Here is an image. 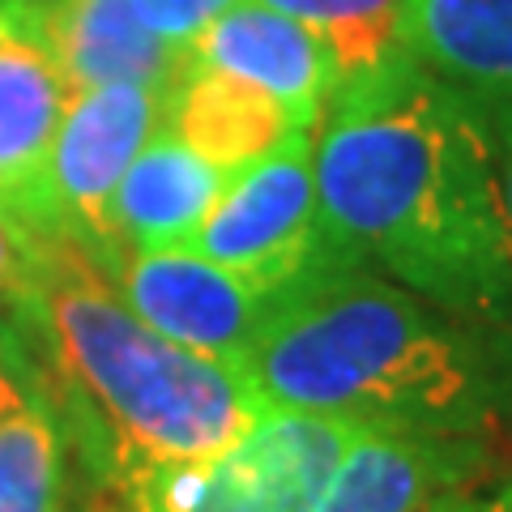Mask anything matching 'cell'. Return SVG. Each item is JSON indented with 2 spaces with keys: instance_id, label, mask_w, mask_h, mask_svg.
Instances as JSON below:
<instances>
[{
  "instance_id": "obj_12",
  "label": "cell",
  "mask_w": 512,
  "mask_h": 512,
  "mask_svg": "<svg viewBox=\"0 0 512 512\" xmlns=\"http://www.w3.org/2000/svg\"><path fill=\"white\" fill-rule=\"evenodd\" d=\"M231 171L205 163L163 124L146 141L111 197V235L120 252L188 248L205 214L218 205Z\"/></svg>"
},
{
  "instance_id": "obj_3",
  "label": "cell",
  "mask_w": 512,
  "mask_h": 512,
  "mask_svg": "<svg viewBox=\"0 0 512 512\" xmlns=\"http://www.w3.org/2000/svg\"><path fill=\"white\" fill-rule=\"evenodd\" d=\"M90 474L124 495L205 461L269 410L235 363L150 329L73 244L47 239L35 295L13 312Z\"/></svg>"
},
{
  "instance_id": "obj_11",
  "label": "cell",
  "mask_w": 512,
  "mask_h": 512,
  "mask_svg": "<svg viewBox=\"0 0 512 512\" xmlns=\"http://www.w3.org/2000/svg\"><path fill=\"white\" fill-rule=\"evenodd\" d=\"M77 86L0 9V201L47 239V158Z\"/></svg>"
},
{
  "instance_id": "obj_16",
  "label": "cell",
  "mask_w": 512,
  "mask_h": 512,
  "mask_svg": "<svg viewBox=\"0 0 512 512\" xmlns=\"http://www.w3.org/2000/svg\"><path fill=\"white\" fill-rule=\"evenodd\" d=\"M303 22L329 43L342 82L397 52V13L402 0H256Z\"/></svg>"
},
{
  "instance_id": "obj_17",
  "label": "cell",
  "mask_w": 512,
  "mask_h": 512,
  "mask_svg": "<svg viewBox=\"0 0 512 512\" xmlns=\"http://www.w3.org/2000/svg\"><path fill=\"white\" fill-rule=\"evenodd\" d=\"M47 261V239H39L26 222L0 201V303L13 312H22L35 286L43 278Z\"/></svg>"
},
{
  "instance_id": "obj_20",
  "label": "cell",
  "mask_w": 512,
  "mask_h": 512,
  "mask_svg": "<svg viewBox=\"0 0 512 512\" xmlns=\"http://www.w3.org/2000/svg\"><path fill=\"white\" fill-rule=\"evenodd\" d=\"M487 107V124L495 137V163H500V188H504V210L512 227V94H478Z\"/></svg>"
},
{
  "instance_id": "obj_6",
  "label": "cell",
  "mask_w": 512,
  "mask_h": 512,
  "mask_svg": "<svg viewBox=\"0 0 512 512\" xmlns=\"http://www.w3.org/2000/svg\"><path fill=\"white\" fill-rule=\"evenodd\" d=\"M171 90L111 82L77 90L47 158V239L73 244L111 282L124 252L111 235V197L128 163L163 128Z\"/></svg>"
},
{
  "instance_id": "obj_10",
  "label": "cell",
  "mask_w": 512,
  "mask_h": 512,
  "mask_svg": "<svg viewBox=\"0 0 512 512\" xmlns=\"http://www.w3.org/2000/svg\"><path fill=\"white\" fill-rule=\"evenodd\" d=\"M188 69L244 77L274 94L303 128L320 124L333 90L342 86L329 43L303 22L256 5V0H235L188 43Z\"/></svg>"
},
{
  "instance_id": "obj_4",
  "label": "cell",
  "mask_w": 512,
  "mask_h": 512,
  "mask_svg": "<svg viewBox=\"0 0 512 512\" xmlns=\"http://www.w3.org/2000/svg\"><path fill=\"white\" fill-rule=\"evenodd\" d=\"M359 431L329 414L269 406L222 453L154 470L120 500L124 512H312Z\"/></svg>"
},
{
  "instance_id": "obj_1",
  "label": "cell",
  "mask_w": 512,
  "mask_h": 512,
  "mask_svg": "<svg viewBox=\"0 0 512 512\" xmlns=\"http://www.w3.org/2000/svg\"><path fill=\"white\" fill-rule=\"evenodd\" d=\"M312 163L333 265H367L436 308L512 329V227L474 90L397 47L333 90Z\"/></svg>"
},
{
  "instance_id": "obj_21",
  "label": "cell",
  "mask_w": 512,
  "mask_h": 512,
  "mask_svg": "<svg viewBox=\"0 0 512 512\" xmlns=\"http://www.w3.org/2000/svg\"><path fill=\"white\" fill-rule=\"evenodd\" d=\"M427 512H504V500L500 495H483V491H461V495H448V500H440Z\"/></svg>"
},
{
  "instance_id": "obj_15",
  "label": "cell",
  "mask_w": 512,
  "mask_h": 512,
  "mask_svg": "<svg viewBox=\"0 0 512 512\" xmlns=\"http://www.w3.org/2000/svg\"><path fill=\"white\" fill-rule=\"evenodd\" d=\"M69 427L47 380L0 423V512H69Z\"/></svg>"
},
{
  "instance_id": "obj_22",
  "label": "cell",
  "mask_w": 512,
  "mask_h": 512,
  "mask_svg": "<svg viewBox=\"0 0 512 512\" xmlns=\"http://www.w3.org/2000/svg\"><path fill=\"white\" fill-rule=\"evenodd\" d=\"M500 500H504V512H512V487H508V491L500 495Z\"/></svg>"
},
{
  "instance_id": "obj_7",
  "label": "cell",
  "mask_w": 512,
  "mask_h": 512,
  "mask_svg": "<svg viewBox=\"0 0 512 512\" xmlns=\"http://www.w3.org/2000/svg\"><path fill=\"white\" fill-rule=\"evenodd\" d=\"M111 286L163 338L235 367L261 338L282 295L261 291L192 248L128 252L111 274Z\"/></svg>"
},
{
  "instance_id": "obj_5",
  "label": "cell",
  "mask_w": 512,
  "mask_h": 512,
  "mask_svg": "<svg viewBox=\"0 0 512 512\" xmlns=\"http://www.w3.org/2000/svg\"><path fill=\"white\" fill-rule=\"evenodd\" d=\"M312 150L316 128H291L274 150L231 171L188 248L261 291H286L308 274L338 269L320 231Z\"/></svg>"
},
{
  "instance_id": "obj_8",
  "label": "cell",
  "mask_w": 512,
  "mask_h": 512,
  "mask_svg": "<svg viewBox=\"0 0 512 512\" xmlns=\"http://www.w3.org/2000/svg\"><path fill=\"white\" fill-rule=\"evenodd\" d=\"M491 466V436L363 427L312 512H427L478 491Z\"/></svg>"
},
{
  "instance_id": "obj_19",
  "label": "cell",
  "mask_w": 512,
  "mask_h": 512,
  "mask_svg": "<svg viewBox=\"0 0 512 512\" xmlns=\"http://www.w3.org/2000/svg\"><path fill=\"white\" fill-rule=\"evenodd\" d=\"M235 0H133L137 18L146 22L158 39L175 47H188L192 39L210 26L218 13H227Z\"/></svg>"
},
{
  "instance_id": "obj_13",
  "label": "cell",
  "mask_w": 512,
  "mask_h": 512,
  "mask_svg": "<svg viewBox=\"0 0 512 512\" xmlns=\"http://www.w3.org/2000/svg\"><path fill=\"white\" fill-rule=\"evenodd\" d=\"M397 47L474 94H512V0H402Z\"/></svg>"
},
{
  "instance_id": "obj_2",
  "label": "cell",
  "mask_w": 512,
  "mask_h": 512,
  "mask_svg": "<svg viewBox=\"0 0 512 512\" xmlns=\"http://www.w3.org/2000/svg\"><path fill=\"white\" fill-rule=\"evenodd\" d=\"M239 367L265 406L359 427L495 436L512 423V329L436 308L367 265L286 286Z\"/></svg>"
},
{
  "instance_id": "obj_9",
  "label": "cell",
  "mask_w": 512,
  "mask_h": 512,
  "mask_svg": "<svg viewBox=\"0 0 512 512\" xmlns=\"http://www.w3.org/2000/svg\"><path fill=\"white\" fill-rule=\"evenodd\" d=\"M0 9L60 64L77 90L146 82L175 90L188 73V47L158 39L133 0H0Z\"/></svg>"
},
{
  "instance_id": "obj_18",
  "label": "cell",
  "mask_w": 512,
  "mask_h": 512,
  "mask_svg": "<svg viewBox=\"0 0 512 512\" xmlns=\"http://www.w3.org/2000/svg\"><path fill=\"white\" fill-rule=\"evenodd\" d=\"M39 384H43V367L35 359V346H30L18 320L0 316V423L18 410Z\"/></svg>"
},
{
  "instance_id": "obj_14",
  "label": "cell",
  "mask_w": 512,
  "mask_h": 512,
  "mask_svg": "<svg viewBox=\"0 0 512 512\" xmlns=\"http://www.w3.org/2000/svg\"><path fill=\"white\" fill-rule=\"evenodd\" d=\"M163 124L222 171H239L274 150L291 128H303L269 90L218 69H188L171 90Z\"/></svg>"
}]
</instances>
